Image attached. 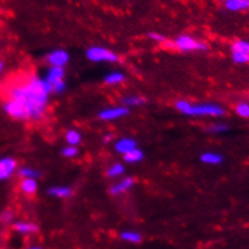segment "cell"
I'll list each match as a JSON object with an SVG mask.
<instances>
[{
  "mask_svg": "<svg viewBox=\"0 0 249 249\" xmlns=\"http://www.w3.org/2000/svg\"><path fill=\"white\" fill-rule=\"evenodd\" d=\"M125 75L122 71H112L104 77V82L108 86H118L125 81Z\"/></svg>",
  "mask_w": 249,
  "mask_h": 249,
  "instance_id": "17",
  "label": "cell"
},
{
  "mask_svg": "<svg viewBox=\"0 0 249 249\" xmlns=\"http://www.w3.org/2000/svg\"><path fill=\"white\" fill-rule=\"evenodd\" d=\"M174 47L181 52H193V51H206L207 45L199 41L189 35H179L175 39Z\"/></svg>",
  "mask_w": 249,
  "mask_h": 249,
  "instance_id": "4",
  "label": "cell"
},
{
  "mask_svg": "<svg viewBox=\"0 0 249 249\" xmlns=\"http://www.w3.org/2000/svg\"><path fill=\"white\" fill-rule=\"evenodd\" d=\"M225 9L231 12H240L249 10V0H227L224 1Z\"/></svg>",
  "mask_w": 249,
  "mask_h": 249,
  "instance_id": "15",
  "label": "cell"
},
{
  "mask_svg": "<svg viewBox=\"0 0 249 249\" xmlns=\"http://www.w3.org/2000/svg\"><path fill=\"white\" fill-rule=\"evenodd\" d=\"M136 147L137 142L133 139V137H122V139L117 140V141L114 142V149H116V152H118L119 154H122V156L126 154L128 152L133 151Z\"/></svg>",
  "mask_w": 249,
  "mask_h": 249,
  "instance_id": "10",
  "label": "cell"
},
{
  "mask_svg": "<svg viewBox=\"0 0 249 249\" xmlns=\"http://www.w3.org/2000/svg\"><path fill=\"white\" fill-rule=\"evenodd\" d=\"M177 111L189 117H223L225 110L218 104H192L188 100H178L175 104Z\"/></svg>",
  "mask_w": 249,
  "mask_h": 249,
  "instance_id": "2",
  "label": "cell"
},
{
  "mask_svg": "<svg viewBox=\"0 0 249 249\" xmlns=\"http://www.w3.org/2000/svg\"><path fill=\"white\" fill-rule=\"evenodd\" d=\"M148 37L152 40V41L154 42H158V44H161V42H165L166 41V37H165V35L160 34V33H149L148 34Z\"/></svg>",
  "mask_w": 249,
  "mask_h": 249,
  "instance_id": "30",
  "label": "cell"
},
{
  "mask_svg": "<svg viewBox=\"0 0 249 249\" xmlns=\"http://www.w3.org/2000/svg\"><path fill=\"white\" fill-rule=\"evenodd\" d=\"M14 218H15V213L14 211L11 210H4L1 213H0V223L4 225H7V224H11L12 222H14Z\"/></svg>",
  "mask_w": 249,
  "mask_h": 249,
  "instance_id": "26",
  "label": "cell"
},
{
  "mask_svg": "<svg viewBox=\"0 0 249 249\" xmlns=\"http://www.w3.org/2000/svg\"><path fill=\"white\" fill-rule=\"evenodd\" d=\"M207 130L212 134H223L229 130V126L227 124H223V123H213L208 126Z\"/></svg>",
  "mask_w": 249,
  "mask_h": 249,
  "instance_id": "29",
  "label": "cell"
},
{
  "mask_svg": "<svg viewBox=\"0 0 249 249\" xmlns=\"http://www.w3.org/2000/svg\"><path fill=\"white\" fill-rule=\"evenodd\" d=\"M86 57L93 63H116L119 60L117 53L103 46H91L86 51Z\"/></svg>",
  "mask_w": 249,
  "mask_h": 249,
  "instance_id": "3",
  "label": "cell"
},
{
  "mask_svg": "<svg viewBox=\"0 0 249 249\" xmlns=\"http://www.w3.org/2000/svg\"><path fill=\"white\" fill-rule=\"evenodd\" d=\"M14 230L21 235H33L39 232V227L32 222H16L14 223Z\"/></svg>",
  "mask_w": 249,
  "mask_h": 249,
  "instance_id": "11",
  "label": "cell"
},
{
  "mask_svg": "<svg viewBox=\"0 0 249 249\" xmlns=\"http://www.w3.org/2000/svg\"><path fill=\"white\" fill-rule=\"evenodd\" d=\"M2 107H4L5 113L11 117V118L17 119V121H29L25 108L17 101L7 99V101H5Z\"/></svg>",
  "mask_w": 249,
  "mask_h": 249,
  "instance_id": "6",
  "label": "cell"
},
{
  "mask_svg": "<svg viewBox=\"0 0 249 249\" xmlns=\"http://www.w3.org/2000/svg\"><path fill=\"white\" fill-rule=\"evenodd\" d=\"M144 103H146L144 98L140 95H128L122 99V104L125 107H139V106L143 105Z\"/></svg>",
  "mask_w": 249,
  "mask_h": 249,
  "instance_id": "20",
  "label": "cell"
},
{
  "mask_svg": "<svg viewBox=\"0 0 249 249\" xmlns=\"http://www.w3.org/2000/svg\"><path fill=\"white\" fill-rule=\"evenodd\" d=\"M2 70H4V63H2L1 60H0V73H1Z\"/></svg>",
  "mask_w": 249,
  "mask_h": 249,
  "instance_id": "33",
  "label": "cell"
},
{
  "mask_svg": "<svg viewBox=\"0 0 249 249\" xmlns=\"http://www.w3.org/2000/svg\"><path fill=\"white\" fill-rule=\"evenodd\" d=\"M27 249H44V248L37 247V246H33V247H29V248H27Z\"/></svg>",
  "mask_w": 249,
  "mask_h": 249,
  "instance_id": "34",
  "label": "cell"
},
{
  "mask_svg": "<svg viewBox=\"0 0 249 249\" xmlns=\"http://www.w3.org/2000/svg\"><path fill=\"white\" fill-rule=\"evenodd\" d=\"M220 1H227V0H220Z\"/></svg>",
  "mask_w": 249,
  "mask_h": 249,
  "instance_id": "35",
  "label": "cell"
},
{
  "mask_svg": "<svg viewBox=\"0 0 249 249\" xmlns=\"http://www.w3.org/2000/svg\"><path fill=\"white\" fill-rule=\"evenodd\" d=\"M119 237H121V240H123L124 242L134 243V245L141 243V241H142L141 233L137 232V231H133V230L123 231V232H121Z\"/></svg>",
  "mask_w": 249,
  "mask_h": 249,
  "instance_id": "19",
  "label": "cell"
},
{
  "mask_svg": "<svg viewBox=\"0 0 249 249\" xmlns=\"http://www.w3.org/2000/svg\"><path fill=\"white\" fill-rule=\"evenodd\" d=\"M37 188H39L37 181L34 178H23L21 183H19L21 192L24 195H29V196H32V195H34L37 192Z\"/></svg>",
  "mask_w": 249,
  "mask_h": 249,
  "instance_id": "14",
  "label": "cell"
},
{
  "mask_svg": "<svg viewBox=\"0 0 249 249\" xmlns=\"http://www.w3.org/2000/svg\"><path fill=\"white\" fill-rule=\"evenodd\" d=\"M18 176L22 177V178H34L36 179L37 177L40 176V172L37 171L34 167L24 166L22 169L18 170Z\"/></svg>",
  "mask_w": 249,
  "mask_h": 249,
  "instance_id": "23",
  "label": "cell"
},
{
  "mask_svg": "<svg viewBox=\"0 0 249 249\" xmlns=\"http://www.w3.org/2000/svg\"><path fill=\"white\" fill-rule=\"evenodd\" d=\"M232 51H237V52H243L249 54V41L246 40H236L231 46Z\"/></svg>",
  "mask_w": 249,
  "mask_h": 249,
  "instance_id": "25",
  "label": "cell"
},
{
  "mask_svg": "<svg viewBox=\"0 0 249 249\" xmlns=\"http://www.w3.org/2000/svg\"><path fill=\"white\" fill-rule=\"evenodd\" d=\"M129 114V108L123 105L112 106V107H106L99 112L98 117L104 122H113L117 119H122Z\"/></svg>",
  "mask_w": 249,
  "mask_h": 249,
  "instance_id": "5",
  "label": "cell"
},
{
  "mask_svg": "<svg viewBox=\"0 0 249 249\" xmlns=\"http://www.w3.org/2000/svg\"><path fill=\"white\" fill-rule=\"evenodd\" d=\"M52 93L53 85L36 76H33L22 85L11 86L7 89L10 100L21 104L27 111L29 121H39L44 117Z\"/></svg>",
  "mask_w": 249,
  "mask_h": 249,
  "instance_id": "1",
  "label": "cell"
},
{
  "mask_svg": "<svg viewBox=\"0 0 249 249\" xmlns=\"http://www.w3.org/2000/svg\"><path fill=\"white\" fill-rule=\"evenodd\" d=\"M65 89H67V83H65V81H59V82L53 85V93L62 94L64 93Z\"/></svg>",
  "mask_w": 249,
  "mask_h": 249,
  "instance_id": "31",
  "label": "cell"
},
{
  "mask_svg": "<svg viewBox=\"0 0 249 249\" xmlns=\"http://www.w3.org/2000/svg\"><path fill=\"white\" fill-rule=\"evenodd\" d=\"M124 172H125L124 165L121 164V162H114V164L107 167L106 175H107L110 178H117V177H121L122 175H124Z\"/></svg>",
  "mask_w": 249,
  "mask_h": 249,
  "instance_id": "22",
  "label": "cell"
},
{
  "mask_svg": "<svg viewBox=\"0 0 249 249\" xmlns=\"http://www.w3.org/2000/svg\"><path fill=\"white\" fill-rule=\"evenodd\" d=\"M200 160L206 165H219L222 164L224 158H223L222 154L217 153V152L208 151L204 152V153L200 156Z\"/></svg>",
  "mask_w": 249,
  "mask_h": 249,
  "instance_id": "16",
  "label": "cell"
},
{
  "mask_svg": "<svg viewBox=\"0 0 249 249\" xmlns=\"http://www.w3.org/2000/svg\"><path fill=\"white\" fill-rule=\"evenodd\" d=\"M143 158H144L143 151H142V149H140V148H137V147H136V148H134L133 151L128 152V153L124 154V156H123L124 161L128 162V164H136V162L142 161Z\"/></svg>",
  "mask_w": 249,
  "mask_h": 249,
  "instance_id": "18",
  "label": "cell"
},
{
  "mask_svg": "<svg viewBox=\"0 0 249 249\" xmlns=\"http://www.w3.org/2000/svg\"><path fill=\"white\" fill-rule=\"evenodd\" d=\"M46 60L50 64V67H59L64 68L70 60V54L65 50H53L46 57Z\"/></svg>",
  "mask_w": 249,
  "mask_h": 249,
  "instance_id": "7",
  "label": "cell"
},
{
  "mask_svg": "<svg viewBox=\"0 0 249 249\" xmlns=\"http://www.w3.org/2000/svg\"><path fill=\"white\" fill-rule=\"evenodd\" d=\"M235 112L242 118H249V104L245 103V101L238 103L235 107Z\"/></svg>",
  "mask_w": 249,
  "mask_h": 249,
  "instance_id": "24",
  "label": "cell"
},
{
  "mask_svg": "<svg viewBox=\"0 0 249 249\" xmlns=\"http://www.w3.org/2000/svg\"><path fill=\"white\" fill-rule=\"evenodd\" d=\"M17 170V160L12 157L0 158V182L11 178Z\"/></svg>",
  "mask_w": 249,
  "mask_h": 249,
  "instance_id": "8",
  "label": "cell"
},
{
  "mask_svg": "<svg viewBox=\"0 0 249 249\" xmlns=\"http://www.w3.org/2000/svg\"><path fill=\"white\" fill-rule=\"evenodd\" d=\"M112 140H114L113 134H106V135L104 136V142H105V143H107V142H111Z\"/></svg>",
  "mask_w": 249,
  "mask_h": 249,
  "instance_id": "32",
  "label": "cell"
},
{
  "mask_svg": "<svg viewBox=\"0 0 249 249\" xmlns=\"http://www.w3.org/2000/svg\"><path fill=\"white\" fill-rule=\"evenodd\" d=\"M48 195L53 197H59V199H68L72 195V188L69 185H55L47 190Z\"/></svg>",
  "mask_w": 249,
  "mask_h": 249,
  "instance_id": "13",
  "label": "cell"
},
{
  "mask_svg": "<svg viewBox=\"0 0 249 249\" xmlns=\"http://www.w3.org/2000/svg\"><path fill=\"white\" fill-rule=\"evenodd\" d=\"M64 76H65L64 68L50 67L44 78L46 81H48L51 85H54V83L59 82V81H64Z\"/></svg>",
  "mask_w": 249,
  "mask_h": 249,
  "instance_id": "12",
  "label": "cell"
},
{
  "mask_svg": "<svg viewBox=\"0 0 249 249\" xmlns=\"http://www.w3.org/2000/svg\"><path fill=\"white\" fill-rule=\"evenodd\" d=\"M232 60L236 64H247L249 63V54L243 52L232 51Z\"/></svg>",
  "mask_w": 249,
  "mask_h": 249,
  "instance_id": "27",
  "label": "cell"
},
{
  "mask_svg": "<svg viewBox=\"0 0 249 249\" xmlns=\"http://www.w3.org/2000/svg\"><path fill=\"white\" fill-rule=\"evenodd\" d=\"M78 148L76 146H68L64 147L62 151V156L64 157V158H68V159H73L76 158V157L78 156Z\"/></svg>",
  "mask_w": 249,
  "mask_h": 249,
  "instance_id": "28",
  "label": "cell"
},
{
  "mask_svg": "<svg viewBox=\"0 0 249 249\" xmlns=\"http://www.w3.org/2000/svg\"><path fill=\"white\" fill-rule=\"evenodd\" d=\"M65 140H67L69 146L77 147L82 142V135H81L80 131L75 130V129H70L65 134Z\"/></svg>",
  "mask_w": 249,
  "mask_h": 249,
  "instance_id": "21",
  "label": "cell"
},
{
  "mask_svg": "<svg viewBox=\"0 0 249 249\" xmlns=\"http://www.w3.org/2000/svg\"><path fill=\"white\" fill-rule=\"evenodd\" d=\"M134 185H135V179L133 177H126V178L121 179L110 188V194L113 196H118V195H122L130 190Z\"/></svg>",
  "mask_w": 249,
  "mask_h": 249,
  "instance_id": "9",
  "label": "cell"
}]
</instances>
